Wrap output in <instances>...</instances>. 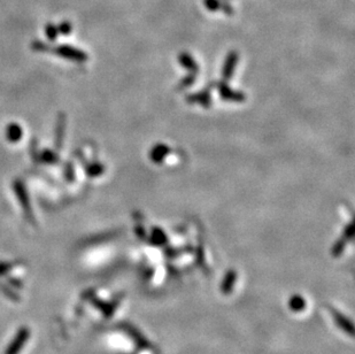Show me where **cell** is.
<instances>
[{
  "label": "cell",
  "mask_w": 355,
  "mask_h": 354,
  "mask_svg": "<svg viewBox=\"0 0 355 354\" xmlns=\"http://www.w3.org/2000/svg\"><path fill=\"white\" fill-rule=\"evenodd\" d=\"M55 52L57 54L66 57V59L74 60V61H85L88 57L84 52H82L81 50H77V48L69 46V45H63V46H57Z\"/></svg>",
  "instance_id": "6da1fadb"
},
{
  "label": "cell",
  "mask_w": 355,
  "mask_h": 354,
  "mask_svg": "<svg viewBox=\"0 0 355 354\" xmlns=\"http://www.w3.org/2000/svg\"><path fill=\"white\" fill-rule=\"evenodd\" d=\"M57 29H59V31L61 32V34L69 35L70 32H72V24H70L69 22H63Z\"/></svg>",
  "instance_id": "ba28073f"
},
{
  "label": "cell",
  "mask_w": 355,
  "mask_h": 354,
  "mask_svg": "<svg viewBox=\"0 0 355 354\" xmlns=\"http://www.w3.org/2000/svg\"><path fill=\"white\" fill-rule=\"evenodd\" d=\"M65 126H66L65 116H64V115H60L59 120H57L56 136H55V145H56V147L63 146L64 136H65Z\"/></svg>",
  "instance_id": "277c9868"
},
{
  "label": "cell",
  "mask_w": 355,
  "mask_h": 354,
  "mask_svg": "<svg viewBox=\"0 0 355 354\" xmlns=\"http://www.w3.org/2000/svg\"><path fill=\"white\" fill-rule=\"evenodd\" d=\"M104 171V168H102L100 164H92L88 168V174L91 176H98L99 174Z\"/></svg>",
  "instance_id": "52a82bcc"
},
{
  "label": "cell",
  "mask_w": 355,
  "mask_h": 354,
  "mask_svg": "<svg viewBox=\"0 0 355 354\" xmlns=\"http://www.w3.org/2000/svg\"><path fill=\"white\" fill-rule=\"evenodd\" d=\"M6 135H7L8 141L12 142V143H18L20 139L22 138L23 131L21 129V127H20L19 125L12 123V125H10V126L7 127Z\"/></svg>",
  "instance_id": "3957f363"
},
{
  "label": "cell",
  "mask_w": 355,
  "mask_h": 354,
  "mask_svg": "<svg viewBox=\"0 0 355 354\" xmlns=\"http://www.w3.org/2000/svg\"><path fill=\"white\" fill-rule=\"evenodd\" d=\"M15 190H16V193H18L20 203H21L22 207L24 208V211H26V213H27L28 219L31 221L32 220V217H31L32 213H31V209H30V205H29V199H28L26 189L23 188V185L21 183L18 182L15 185Z\"/></svg>",
  "instance_id": "7a4b0ae2"
},
{
  "label": "cell",
  "mask_w": 355,
  "mask_h": 354,
  "mask_svg": "<svg viewBox=\"0 0 355 354\" xmlns=\"http://www.w3.org/2000/svg\"><path fill=\"white\" fill-rule=\"evenodd\" d=\"M42 160L46 163H55L57 161V156L52 151H44L42 154Z\"/></svg>",
  "instance_id": "5b68a950"
},
{
  "label": "cell",
  "mask_w": 355,
  "mask_h": 354,
  "mask_svg": "<svg viewBox=\"0 0 355 354\" xmlns=\"http://www.w3.org/2000/svg\"><path fill=\"white\" fill-rule=\"evenodd\" d=\"M45 34H46L49 40H55L57 36V28L53 26V24H47L46 29H45Z\"/></svg>",
  "instance_id": "8992f818"
}]
</instances>
